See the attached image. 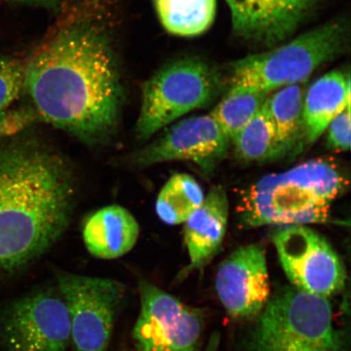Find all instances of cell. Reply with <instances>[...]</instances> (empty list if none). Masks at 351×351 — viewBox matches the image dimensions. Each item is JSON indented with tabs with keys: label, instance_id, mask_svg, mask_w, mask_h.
Here are the masks:
<instances>
[{
	"label": "cell",
	"instance_id": "19",
	"mask_svg": "<svg viewBox=\"0 0 351 351\" xmlns=\"http://www.w3.org/2000/svg\"><path fill=\"white\" fill-rule=\"evenodd\" d=\"M204 193L191 176L177 173L171 178L158 195V217L168 225L185 223L204 200Z\"/></svg>",
	"mask_w": 351,
	"mask_h": 351
},
{
	"label": "cell",
	"instance_id": "21",
	"mask_svg": "<svg viewBox=\"0 0 351 351\" xmlns=\"http://www.w3.org/2000/svg\"><path fill=\"white\" fill-rule=\"evenodd\" d=\"M267 95L260 92L229 90L210 115L232 142L256 115Z\"/></svg>",
	"mask_w": 351,
	"mask_h": 351
},
{
	"label": "cell",
	"instance_id": "17",
	"mask_svg": "<svg viewBox=\"0 0 351 351\" xmlns=\"http://www.w3.org/2000/svg\"><path fill=\"white\" fill-rule=\"evenodd\" d=\"M301 84L280 88L269 97V111L282 156L300 150L302 141H306L304 121L305 91Z\"/></svg>",
	"mask_w": 351,
	"mask_h": 351
},
{
	"label": "cell",
	"instance_id": "11",
	"mask_svg": "<svg viewBox=\"0 0 351 351\" xmlns=\"http://www.w3.org/2000/svg\"><path fill=\"white\" fill-rule=\"evenodd\" d=\"M230 143L210 114L193 117L171 126L137 154L134 163L150 166L172 160L191 161L210 173L226 156Z\"/></svg>",
	"mask_w": 351,
	"mask_h": 351
},
{
	"label": "cell",
	"instance_id": "18",
	"mask_svg": "<svg viewBox=\"0 0 351 351\" xmlns=\"http://www.w3.org/2000/svg\"><path fill=\"white\" fill-rule=\"evenodd\" d=\"M164 28L180 37H195L213 25L217 0H153Z\"/></svg>",
	"mask_w": 351,
	"mask_h": 351
},
{
	"label": "cell",
	"instance_id": "23",
	"mask_svg": "<svg viewBox=\"0 0 351 351\" xmlns=\"http://www.w3.org/2000/svg\"><path fill=\"white\" fill-rule=\"evenodd\" d=\"M327 130H328L327 141L329 148L341 152L350 150V105L331 121Z\"/></svg>",
	"mask_w": 351,
	"mask_h": 351
},
{
	"label": "cell",
	"instance_id": "1",
	"mask_svg": "<svg viewBox=\"0 0 351 351\" xmlns=\"http://www.w3.org/2000/svg\"><path fill=\"white\" fill-rule=\"evenodd\" d=\"M25 90L43 119L95 143L119 119L122 87L108 35L90 20L57 28L25 61Z\"/></svg>",
	"mask_w": 351,
	"mask_h": 351
},
{
	"label": "cell",
	"instance_id": "10",
	"mask_svg": "<svg viewBox=\"0 0 351 351\" xmlns=\"http://www.w3.org/2000/svg\"><path fill=\"white\" fill-rule=\"evenodd\" d=\"M273 241L293 287L324 298L344 288L343 263L317 231L305 226H285L274 232Z\"/></svg>",
	"mask_w": 351,
	"mask_h": 351
},
{
	"label": "cell",
	"instance_id": "8",
	"mask_svg": "<svg viewBox=\"0 0 351 351\" xmlns=\"http://www.w3.org/2000/svg\"><path fill=\"white\" fill-rule=\"evenodd\" d=\"M5 351H67L71 326L67 306L56 289H43L13 301L0 313Z\"/></svg>",
	"mask_w": 351,
	"mask_h": 351
},
{
	"label": "cell",
	"instance_id": "4",
	"mask_svg": "<svg viewBox=\"0 0 351 351\" xmlns=\"http://www.w3.org/2000/svg\"><path fill=\"white\" fill-rule=\"evenodd\" d=\"M349 45V22L344 19L329 21L282 46L234 61L229 90L269 94L300 84L320 66L344 55Z\"/></svg>",
	"mask_w": 351,
	"mask_h": 351
},
{
	"label": "cell",
	"instance_id": "9",
	"mask_svg": "<svg viewBox=\"0 0 351 351\" xmlns=\"http://www.w3.org/2000/svg\"><path fill=\"white\" fill-rule=\"evenodd\" d=\"M138 291L141 310L132 335L139 351H199L200 311L147 280H139Z\"/></svg>",
	"mask_w": 351,
	"mask_h": 351
},
{
	"label": "cell",
	"instance_id": "7",
	"mask_svg": "<svg viewBox=\"0 0 351 351\" xmlns=\"http://www.w3.org/2000/svg\"><path fill=\"white\" fill-rule=\"evenodd\" d=\"M58 291L67 306L75 351H108L114 324L125 296L117 280L56 274Z\"/></svg>",
	"mask_w": 351,
	"mask_h": 351
},
{
	"label": "cell",
	"instance_id": "6",
	"mask_svg": "<svg viewBox=\"0 0 351 351\" xmlns=\"http://www.w3.org/2000/svg\"><path fill=\"white\" fill-rule=\"evenodd\" d=\"M221 87L217 72L200 59H182L165 66L143 86L135 130L138 138L147 140L187 113L207 107Z\"/></svg>",
	"mask_w": 351,
	"mask_h": 351
},
{
	"label": "cell",
	"instance_id": "2",
	"mask_svg": "<svg viewBox=\"0 0 351 351\" xmlns=\"http://www.w3.org/2000/svg\"><path fill=\"white\" fill-rule=\"evenodd\" d=\"M73 195L58 154L30 139L0 144V278L24 269L60 239Z\"/></svg>",
	"mask_w": 351,
	"mask_h": 351
},
{
	"label": "cell",
	"instance_id": "22",
	"mask_svg": "<svg viewBox=\"0 0 351 351\" xmlns=\"http://www.w3.org/2000/svg\"><path fill=\"white\" fill-rule=\"evenodd\" d=\"M25 61L0 55V114L25 90Z\"/></svg>",
	"mask_w": 351,
	"mask_h": 351
},
{
	"label": "cell",
	"instance_id": "3",
	"mask_svg": "<svg viewBox=\"0 0 351 351\" xmlns=\"http://www.w3.org/2000/svg\"><path fill=\"white\" fill-rule=\"evenodd\" d=\"M348 185L346 175L335 162L307 161L253 184L241 195L238 213L243 225L253 228L324 223L332 202Z\"/></svg>",
	"mask_w": 351,
	"mask_h": 351
},
{
	"label": "cell",
	"instance_id": "5",
	"mask_svg": "<svg viewBox=\"0 0 351 351\" xmlns=\"http://www.w3.org/2000/svg\"><path fill=\"white\" fill-rule=\"evenodd\" d=\"M257 317L248 351H348L327 298L280 287Z\"/></svg>",
	"mask_w": 351,
	"mask_h": 351
},
{
	"label": "cell",
	"instance_id": "20",
	"mask_svg": "<svg viewBox=\"0 0 351 351\" xmlns=\"http://www.w3.org/2000/svg\"><path fill=\"white\" fill-rule=\"evenodd\" d=\"M232 143L237 156L245 161H263L282 156L269 111V96Z\"/></svg>",
	"mask_w": 351,
	"mask_h": 351
},
{
	"label": "cell",
	"instance_id": "24",
	"mask_svg": "<svg viewBox=\"0 0 351 351\" xmlns=\"http://www.w3.org/2000/svg\"><path fill=\"white\" fill-rule=\"evenodd\" d=\"M10 1L36 4V5L51 6L56 2V0H10Z\"/></svg>",
	"mask_w": 351,
	"mask_h": 351
},
{
	"label": "cell",
	"instance_id": "13",
	"mask_svg": "<svg viewBox=\"0 0 351 351\" xmlns=\"http://www.w3.org/2000/svg\"><path fill=\"white\" fill-rule=\"evenodd\" d=\"M232 32L267 48L278 46L300 28L319 0H226Z\"/></svg>",
	"mask_w": 351,
	"mask_h": 351
},
{
	"label": "cell",
	"instance_id": "16",
	"mask_svg": "<svg viewBox=\"0 0 351 351\" xmlns=\"http://www.w3.org/2000/svg\"><path fill=\"white\" fill-rule=\"evenodd\" d=\"M350 105V75L339 70L324 74L305 92L304 121L306 141L313 143L331 121Z\"/></svg>",
	"mask_w": 351,
	"mask_h": 351
},
{
	"label": "cell",
	"instance_id": "12",
	"mask_svg": "<svg viewBox=\"0 0 351 351\" xmlns=\"http://www.w3.org/2000/svg\"><path fill=\"white\" fill-rule=\"evenodd\" d=\"M216 289L219 300L232 317H257L271 295L262 245H247L232 252L219 267Z\"/></svg>",
	"mask_w": 351,
	"mask_h": 351
},
{
	"label": "cell",
	"instance_id": "15",
	"mask_svg": "<svg viewBox=\"0 0 351 351\" xmlns=\"http://www.w3.org/2000/svg\"><path fill=\"white\" fill-rule=\"evenodd\" d=\"M139 236V226L128 210L108 206L87 219L83 239L89 252L102 260H114L134 248Z\"/></svg>",
	"mask_w": 351,
	"mask_h": 351
},
{
	"label": "cell",
	"instance_id": "14",
	"mask_svg": "<svg viewBox=\"0 0 351 351\" xmlns=\"http://www.w3.org/2000/svg\"><path fill=\"white\" fill-rule=\"evenodd\" d=\"M229 218V200L221 186L214 187L185 222V241L191 263L187 271L202 269L221 247Z\"/></svg>",
	"mask_w": 351,
	"mask_h": 351
}]
</instances>
